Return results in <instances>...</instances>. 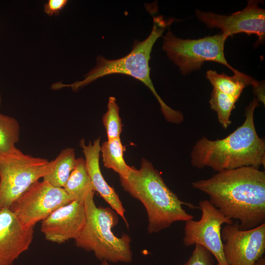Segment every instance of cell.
<instances>
[{
  "instance_id": "6da1fadb",
  "label": "cell",
  "mask_w": 265,
  "mask_h": 265,
  "mask_svg": "<svg viewBox=\"0 0 265 265\" xmlns=\"http://www.w3.org/2000/svg\"><path fill=\"white\" fill-rule=\"evenodd\" d=\"M191 185L225 216L238 221L240 229L265 223V171L250 166L223 170Z\"/></svg>"
},
{
  "instance_id": "7a4b0ae2",
  "label": "cell",
  "mask_w": 265,
  "mask_h": 265,
  "mask_svg": "<svg viewBox=\"0 0 265 265\" xmlns=\"http://www.w3.org/2000/svg\"><path fill=\"white\" fill-rule=\"evenodd\" d=\"M259 102L253 99L246 108L244 122L225 138L213 140L202 137L197 140L190 154L191 165L217 172L246 166L265 167V142L258 135L254 121Z\"/></svg>"
},
{
  "instance_id": "3957f363",
  "label": "cell",
  "mask_w": 265,
  "mask_h": 265,
  "mask_svg": "<svg viewBox=\"0 0 265 265\" xmlns=\"http://www.w3.org/2000/svg\"><path fill=\"white\" fill-rule=\"evenodd\" d=\"M120 181L123 189L145 207L149 234L158 233L175 222L193 219L194 216L187 213L183 206L199 208L181 200L167 186L160 172L145 159L139 169L132 166L128 175L120 177Z\"/></svg>"
},
{
  "instance_id": "277c9868",
  "label": "cell",
  "mask_w": 265,
  "mask_h": 265,
  "mask_svg": "<svg viewBox=\"0 0 265 265\" xmlns=\"http://www.w3.org/2000/svg\"><path fill=\"white\" fill-rule=\"evenodd\" d=\"M172 20L165 21L161 16L153 18V26L149 35L143 41L135 40L130 53L120 58L107 59L102 56L97 57L96 64L82 80L70 84L61 82L53 84L55 90L70 87L75 91L104 76L121 74L128 75L141 81L149 88L158 100L165 119L170 123L180 124L184 120L183 113L167 106L156 91L150 78L149 62L152 48L157 39L162 36L166 27Z\"/></svg>"
},
{
  "instance_id": "5b68a950",
  "label": "cell",
  "mask_w": 265,
  "mask_h": 265,
  "mask_svg": "<svg viewBox=\"0 0 265 265\" xmlns=\"http://www.w3.org/2000/svg\"><path fill=\"white\" fill-rule=\"evenodd\" d=\"M94 191L84 201L86 220L83 229L75 239L77 247L92 251L100 261L130 263L132 260L131 238L127 234L116 237L112 231L118 222L117 213L109 207H97Z\"/></svg>"
},
{
  "instance_id": "8992f818",
  "label": "cell",
  "mask_w": 265,
  "mask_h": 265,
  "mask_svg": "<svg viewBox=\"0 0 265 265\" xmlns=\"http://www.w3.org/2000/svg\"><path fill=\"white\" fill-rule=\"evenodd\" d=\"M52 169L51 161L25 154L18 149L11 154L0 156V210L9 208Z\"/></svg>"
},
{
  "instance_id": "52a82bcc",
  "label": "cell",
  "mask_w": 265,
  "mask_h": 265,
  "mask_svg": "<svg viewBox=\"0 0 265 265\" xmlns=\"http://www.w3.org/2000/svg\"><path fill=\"white\" fill-rule=\"evenodd\" d=\"M227 38L221 33L197 39H183L169 30L163 37L162 50L185 75L200 69L206 61L220 63L236 74L239 71L228 63L225 56Z\"/></svg>"
},
{
  "instance_id": "ba28073f",
  "label": "cell",
  "mask_w": 265,
  "mask_h": 265,
  "mask_svg": "<svg viewBox=\"0 0 265 265\" xmlns=\"http://www.w3.org/2000/svg\"><path fill=\"white\" fill-rule=\"evenodd\" d=\"M72 201L63 188L53 186L42 180L32 185L9 209L23 226L30 228Z\"/></svg>"
},
{
  "instance_id": "9c48e42d",
  "label": "cell",
  "mask_w": 265,
  "mask_h": 265,
  "mask_svg": "<svg viewBox=\"0 0 265 265\" xmlns=\"http://www.w3.org/2000/svg\"><path fill=\"white\" fill-rule=\"evenodd\" d=\"M199 206L202 212L200 220L186 221L184 244L187 247L196 244L202 245L216 259V265H228L223 253L221 226L233 223L234 220L222 214L209 200L200 201Z\"/></svg>"
},
{
  "instance_id": "30bf717a",
  "label": "cell",
  "mask_w": 265,
  "mask_h": 265,
  "mask_svg": "<svg viewBox=\"0 0 265 265\" xmlns=\"http://www.w3.org/2000/svg\"><path fill=\"white\" fill-rule=\"evenodd\" d=\"M223 253L228 265H253L265 251V223L241 230L238 221L221 230Z\"/></svg>"
},
{
  "instance_id": "8fae6325",
  "label": "cell",
  "mask_w": 265,
  "mask_h": 265,
  "mask_svg": "<svg viewBox=\"0 0 265 265\" xmlns=\"http://www.w3.org/2000/svg\"><path fill=\"white\" fill-rule=\"evenodd\" d=\"M259 3V0H248L244 9L228 16L198 9L195 14L208 27L220 28L228 38L240 33L255 34L259 44L265 38V10L258 6Z\"/></svg>"
},
{
  "instance_id": "7c38bea8",
  "label": "cell",
  "mask_w": 265,
  "mask_h": 265,
  "mask_svg": "<svg viewBox=\"0 0 265 265\" xmlns=\"http://www.w3.org/2000/svg\"><path fill=\"white\" fill-rule=\"evenodd\" d=\"M85 220L84 203L73 201L58 208L42 220L41 232L46 240L63 243L78 237Z\"/></svg>"
},
{
  "instance_id": "4fadbf2b",
  "label": "cell",
  "mask_w": 265,
  "mask_h": 265,
  "mask_svg": "<svg viewBox=\"0 0 265 265\" xmlns=\"http://www.w3.org/2000/svg\"><path fill=\"white\" fill-rule=\"evenodd\" d=\"M34 228L23 226L9 208L0 210V265H12L28 249Z\"/></svg>"
},
{
  "instance_id": "5bb4252c",
  "label": "cell",
  "mask_w": 265,
  "mask_h": 265,
  "mask_svg": "<svg viewBox=\"0 0 265 265\" xmlns=\"http://www.w3.org/2000/svg\"><path fill=\"white\" fill-rule=\"evenodd\" d=\"M85 157L86 170L90 178L93 190L97 191L125 222L129 228V225L125 217V209L114 189L110 186L104 179L99 164L101 150L100 138L91 141L86 145L84 139L80 141Z\"/></svg>"
},
{
  "instance_id": "9a60e30c",
  "label": "cell",
  "mask_w": 265,
  "mask_h": 265,
  "mask_svg": "<svg viewBox=\"0 0 265 265\" xmlns=\"http://www.w3.org/2000/svg\"><path fill=\"white\" fill-rule=\"evenodd\" d=\"M206 78L213 88L238 99L247 86L252 85L254 88L260 83L252 77L239 71L233 76H229L209 70L206 73Z\"/></svg>"
},
{
  "instance_id": "2e32d148",
  "label": "cell",
  "mask_w": 265,
  "mask_h": 265,
  "mask_svg": "<svg viewBox=\"0 0 265 265\" xmlns=\"http://www.w3.org/2000/svg\"><path fill=\"white\" fill-rule=\"evenodd\" d=\"M63 188L73 201L82 203L86 196L94 191L83 158L77 159L75 166Z\"/></svg>"
},
{
  "instance_id": "e0dca14e",
  "label": "cell",
  "mask_w": 265,
  "mask_h": 265,
  "mask_svg": "<svg viewBox=\"0 0 265 265\" xmlns=\"http://www.w3.org/2000/svg\"><path fill=\"white\" fill-rule=\"evenodd\" d=\"M76 159L74 149L68 147L63 149L51 160L52 171L43 178V180L53 186L63 188L75 166Z\"/></svg>"
},
{
  "instance_id": "ac0fdd59",
  "label": "cell",
  "mask_w": 265,
  "mask_h": 265,
  "mask_svg": "<svg viewBox=\"0 0 265 265\" xmlns=\"http://www.w3.org/2000/svg\"><path fill=\"white\" fill-rule=\"evenodd\" d=\"M125 147L121 142L120 138L104 142L101 145L104 166L117 173L120 177L126 178L129 174L132 166L128 165L124 159Z\"/></svg>"
},
{
  "instance_id": "d6986e66",
  "label": "cell",
  "mask_w": 265,
  "mask_h": 265,
  "mask_svg": "<svg viewBox=\"0 0 265 265\" xmlns=\"http://www.w3.org/2000/svg\"><path fill=\"white\" fill-rule=\"evenodd\" d=\"M20 125L14 117L0 113V156L11 154L18 148Z\"/></svg>"
},
{
  "instance_id": "ffe728a7",
  "label": "cell",
  "mask_w": 265,
  "mask_h": 265,
  "mask_svg": "<svg viewBox=\"0 0 265 265\" xmlns=\"http://www.w3.org/2000/svg\"><path fill=\"white\" fill-rule=\"evenodd\" d=\"M238 99L213 88L209 101L211 108L217 115L219 123L226 129L231 124L230 116Z\"/></svg>"
},
{
  "instance_id": "44dd1931",
  "label": "cell",
  "mask_w": 265,
  "mask_h": 265,
  "mask_svg": "<svg viewBox=\"0 0 265 265\" xmlns=\"http://www.w3.org/2000/svg\"><path fill=\"white\" fill-rule=\"evenodd\" d=\"M103 123L106 132L107 140L120 138L122 124L119 108L114 97L108 99L107 110L103 116Z\"/></svg>"
},
{
  "instance_id": "7402d4cb",
  "label": "cell",
  "mask_w": 265,
  "mask_h": 265,
  "mask_svg": "<svg viewBox=\"0 0 265 265\" xmlns=\"http://www.w3.org/2000/svg\"><path fill=\"white\" fill-rule=\"evenodd\" d=\"M212 255L205 247L198 244L188 260L183 265H214Z\"/></svg>"
},
{
  "instance_id": "603a6c76",
  "label": "cell",
  "mask_w": 265,
  "mask_h": 265,
  "mask_svg": "<svg viewBox=\"0 0 265 265\" xmlns=\"http://www.w3.org/2000/svg\"><path fill=\"white\" fill-rule=\"evenodd\" d=\"M67 3V0H49L44 5V12L49 16H57Z\"/></svg>"
},
{
  "instance_id": "cb8c5ba5",
  "label": "cell",
  "mask_w": 265,
  "mask_h": 265,
  "mask_svg": "<svg viewBox=\"0 0 265 265\" xmlns=\"http://www.w3.org/2000/svg\"><path fill=\"white\" fill-rule=\"evenodd\" d=\"M253 265H265V257L262 256L260 258L254 263Z\"/></svg>"
},
{
  "instance_id": "d4e9b609",
  "label": "cell",
  "mask_w": 265,
  "mask_h": 265,
  "mask_svg": "<svg viewBox=\"0 0 265 265\" xmlns=\"http://www.w3.org/2000/svg\"><path fill=\"white\" fill-rule=\"evenodd\" d=\"M101 265H109L108 262L106 260H103L102 261Z\"/></svg>"
},
{
  "instance_id": "484cf974",
  "label": "cell",
  "mask_w": 265,
  "mask_h": 265,
  "mask_svg": "<svg viewBox=\"0 0 265 265\" xmlns=\"http://www.w3.org/2000/svg\"><path fill=\"white\" fill-rule=\"evenodd\" d=\"M1 95L0 94V106H1Z\"/></svg>"
}]
</instances>
